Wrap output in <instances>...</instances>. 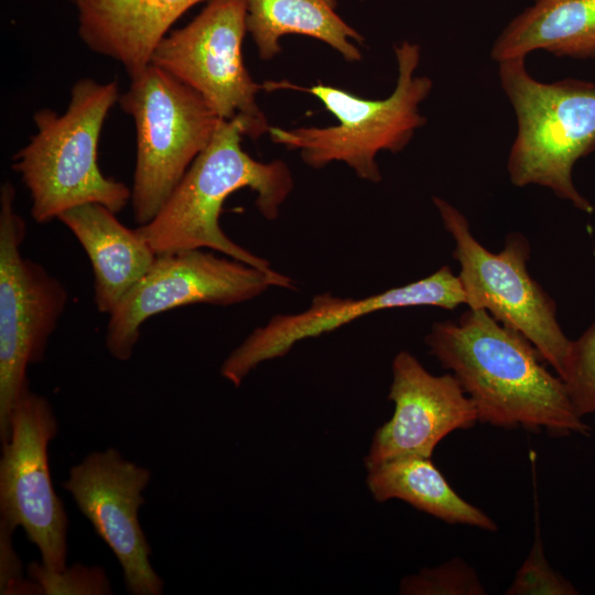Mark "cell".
<instances>
[{
  "instance_id": "cell-21",
  "label": "cell",
  "mask_w": 595,
  "mask_h": 595,
  "mask_svg": "<svg viewBox=\"0 0 595 595\" xmlns=\"http://www.w3.org/2000/svg\"><path fill=\"white\" fill-rule=\"evenodd\" d=\"M561 379L576 413L581 418L595 413V322L571 342Z\"/></svg>"
},
{
  "instance_id": "cell-3",
  "label": "cell",
  "mask_w": 595,
  "mask_h": 595,
  "mask_svg": "<svg viewBox=\"0 0 595 595\" xmlns=\"http://www.w3.org/2000/svg\"><path fill=\"white\" fill-rule=\"evenodd\" d=\"M398 78L393 91L383 99H365L342 88L317 84L300 87L291 83H264L263 89L291 88L315 96L338 121L329 127L283 129L270 127L274 143L299 150L305 164L321 169L343 162L367 182L379 183L376 161L380 151L398 153L426 123L420 104L430 95L433 82L415 72L421 60L418 44L403 41L394 47Z\"/></svg>"
},
{
  "instance_id": "cell-4",
  "label": "cell",
  "mask_w": 595,
  "mask_h": 595,
  "mask_svg": "<svg viewBox=\"0 0 595 595\" xmlns=\"http://www.w3.org/2000/svg\"><path fill=\"white\" fill-rule=\"evenodd\" d=\"M119 97L116 82L83 78L73 85L64 113L52 109L34 113L36 132L13 156L12 169L30 193L36 223L85 203L117 214L131 201V190L105 176L97 163L100 132Z\"/></svg>"
},
{
  "instance_id": "cell-2",
  "label": "cell",
  "mask_w": 595,
  "mask_h": 595,
  "mask_svg": "<svg viewBox=\"0 0 595 595\" xmlns=\"http://www.w3.org/2000/svg\"><path fill=\"white\" fill-rule=\"evenodd\" d=\"M241 122L220 120L208 145L193 161L165 204L149 223L137 229L156 255L209 249L250 266L269 270L270 262L232 241L220 228L226 199L248 187L267 220L279 217L293 188L288 164L260 162L241 148Z\"/></svg>"
},
{
  "instance_id": "cell-20",
  "label": "cell",
  "mask_w": 595,
  "mask_h": 595,
  "mask_svg": "<svg viewBox=\"0 0 595 595\" xmlns=\"http://www.w3.org/2000/svg\"><path fill=\"white\" fill-rule=\"evenodd\" d=\"M404 595H485V586L475 569L458 556L419 573L405 576L400 584Z\"/></svg>"
},
{
  "instance_id": "cell-5",
  "label": "cell",
  "mask_w": 595,
  "mask_h": 595,
  "mask_svg": "<svg viewBox=\"0 0 595 595\" xmlns=\"http://www.w3.org/2000/svg\"><path fill=\"white\" fill-rule=\"evenodd\" d=\"M526 57L499 62L498 76L516 115L517 133L507 170L511 183L540 185L578 210L594 206L573 182L575 163L595 149V84L566 78L543 83Z\"/></svg>"
},
{
  "instance_id": "cell-19",
  "label": "cell",
  "mask_w": 595,
  "mask_h": 595,
  "mask_svg": "<svg viewBox=\"0 0 595 595\" xmlns=\"http://www.w3.org/2000/svg\"><path fill=\"white\" fill-rule=\"evenodd\" d=\"M367 486L374 499H401L416 509L453 524L497 531L496 522L463 499L433 464L431 457L407 456L367 468Z\"/></svg>"
},
{
  "instance_id": "cell-15",
  "label": "cell",
  "mask_w": 595,
  "mask_h": 595,
  "mask_svg": "<svg viewBox=\"0 0 595 595\" xmlns=\"http://www.w3.org/2000/svg\"><path fill=\"white\" fill-rule=\"evenodd\" d=\"M78 33L94 52L132 78L151 64L159 43L188 9L205 0H73Z\"/></svg>"
},
{
  "instance_id": "cell-1",
  "label": "cell",
  "mask_w": 595,
  "mask_h": 595,
  "mask_svg": "<svg viewBox=\"0 0 595 595\" xmlns=\"http://www.w3.org/2000/svg\"><path fill=\"white\" fill-rule=\"evenodd\" d=\"M424 342L456 377L479 422L559 436L591 434L564 381L543 366L532 343L486 310L468 309L457 322L434 323Z\"/></svg>"
},
{
  "instance_id": "cell-7",
  "label": "cell",
  "mask_w": 595,
  "mask_h": 595,
  "mask_svg": "<svg viewBox=\"0 0 595 595\" xmlns=\"http://www.w3.org/2000/svg\"><path fill=\"white\" fill-rule=\"evenodd\" d=\"M445 229L452 235L457 274L466 305L486 310L495 320L529 339L561 378L571 342L562 331L553 299L529 273L528 239L507 236L504 249L491 252L472 234L467 218L441 197H433Z\"/></svg>"
},
{
  "instance_id": "cell-10",
  "label": "cell",
  "mask_w": 595,
  "mask_h": 595,
  "mask_svg": "<svg viewBox=\"0 0 595 595\" xmlns=\"http://www.w3.org/2000/svg\"><path fill=\"white\" fill-rule=\"evenodd\" d=\"M247 0H209L188 24L166 35L151 64L195 90L223 120L237 118L247 137L270 126L257 105L263 85L250 76L242 57Z\"/></svg>"
},
{
  "instance_id": "cell-17",
  "label": "cell",
  "mask_w": 595,
  "mask_h": 595,
  "mask_svg": "<svg viewBox=\"0 0 595 595\" xmlns=\"http://www.w3.org/2000/svg\"><path fill=\"white\" fill-rule=\"evenodd\" d=\"M542 50L558 57H595V0H533L500 32L497 63Z\"/></svg>"
},
{
  "instance_id": "cell-22",
  "label": "cell",
  "mask_w": 595,
  "mask_h": 595,
  "mask_svg": "<svg viewBox=\"0 0 595 595\" xmlns=\"http://www.w3.org/2000/svg\"><path fill=\"white\" fill-rule=\"evenodd\" d=\"M506 595H577V588L558 573L547 560L539 526L536 528L533 545L517 571Z\"/></svg>"
},
{
  "instance_id": "cell-18",
  "label": "cell",
  "mask_w": 595,
  "mask_h": 595,
  "mask_svg": "<svg viewBox=\"0 0 595 595\" xmlns=\"http://www.w3.org/2000/svg\"><path fill=\"white\" fill-rule=\"evenodd\" d=\"M336 6V0H247V32L264 61L281 52L282 36L300 34L357 62L361 53L355 42L361 44L364 37L337 14Z\"/></svg>"
},
{
  "instance_id": "cell-23",
  "label": "cell",
  "mask_w": 595,
  "mask_h": 595,
  "mask_svg": "<svg viewBox=\"0 0 595 595\" xmlns=\"http://www.w3.org/2000/svg\"><path fill=\"white\" fill-rule=\"evenodd\" d=\"M31 581L39 594H111L109 581L102 569L86 567L79 564L62 571H52L42 563L29 565Z\"/></svg>"
},
{
  "instance_id": "cell-8",
  "label": "cell",
  "mask_w": 595,
  "mask_h": 595,
  "mask_svg": "<svg viewBox=\"0 0 595 595\" xmlns=\"http://www.w3.org/2000/svg\"><path fill=\"white\" fill-rule=\"evenodd\" d=\"M15 188L0 190V440L9 439L10 415L26 389V369L40 363L68 301L64 284L24 258L25 221L17 213Z\"/></svg>"
},
{
  "instance_id": "cell-11",
  "label": "cell",
  "mask_w": 595,
  "mask_h": 595,
  "mask_svg": "<svg viewBox=\"0 0 595 595\" xmlns=\"http://www.w3.org/2000/svg\"><path fill=\"white\" fill-rule=\"evenodd\" d=\"M57 431L48 400L29 388L10 415L0 459V529L13 533L21 527L52 571L64 570L67 561L68 518L53 488L47 454Z\"/></svg>"
},
{
  "instance_id": "cell-14",
  "label": "cell",
  "mask_w": 595,
  "mask_h": 595,
  "mask_svg": "<svg viewBox=\"0 0 595 595\" xmlns=\"http://www.w3.org/2000/svg\"><path fill=\"white\" fill-rule=\"evenodd\" d=\"M388 399L394 411L375 432L366 468L399 457H432L446 435L478 422L473 401L453 374L434 376L405 350L393 358Z\"/></svg>"
},
{
  "instance_id": "cell-16",
  "label": "cell",
  "mask_w": 595,
  "mask_h": 595,
  "mask_svg": "<svg viewBox=\"0 0 595 595\" xmlns=\"http://www.w3.org/2000/svg\"><path fill=\"white\" fill-rule=\"evenodd\" d=\"M87 253L94 274V301L109 314L151 269L156 253L138 229L120 223L116 213L98 203H85L57 217Z\"/></svg>"
},
{
  "instance_id": "cell-6",
  "label": "cell",
  "mask_w": 595,
  "mask_h": 595,
  "mask_svg": "<svg viewBox=\"0 0 595 595\" xmlns=\"http://www.w3.org/2000/svg\"><path fill=\"white\" fill-rule=\"evenodd\" d=\"M119 102L136 128L131 204L141 226L159 213L223 119L195 90L153 64L131 78Z\"/></svg>"
},
{
  "instance_id": "cell-9",
  "label": "cell",
  "mask_w": 595,
  "mask_h": 595,
  "mask_svg": "<svg viewBox=\"0 0 595 595\" xmlns=\"http://www.w3.org/2000/svg\"><path fill=\"white\" fill-rule=\"evenodd\" d=\"M209 249L158 255L151 269L108 314L105 343L120 361L131 358L142 324L162 312L196 303L232 305L268 289H295L294 279Z\"/></svg>"
},
{
  "instance_id": "cell-12",
  "label": "cell",
  "mask_w": 595,
  "mask_h": 595,
  "mask_svg": "<svg viewBox=\"0 0 595 595\" xmlns=\"http://www.w3.org/2000/svg\"><path fill=\"white\" fill-rule=\"evenodd\" d=\"M461 304H466L465 291L450 266L418 281L365 298H342L331 292L316 294L304 311L273 315L255 328L224 360L220 374L239 387L250 371L264 361L285 356L299 342L331 333L369 314L412 306L454 310Z\"/></svg>"
},
{
  "instance_id": "cell-13",
  "label": "cell",
  "mask_w": 595,
  "mask_h": 595,
  "mask_svg": "<svg viewBox=\"0 0 595 595\" xmlns=\"http://www.w3.org/2000/svg\"><path fill=\"white\" fill-rule=\"evenodd\" d=\"M150 469L115 448L88 454L63 483L80 512L117 558L133 595H161L164 583L150 562L151 549L139 521Z\"/></svg>"
}]
</instances>
